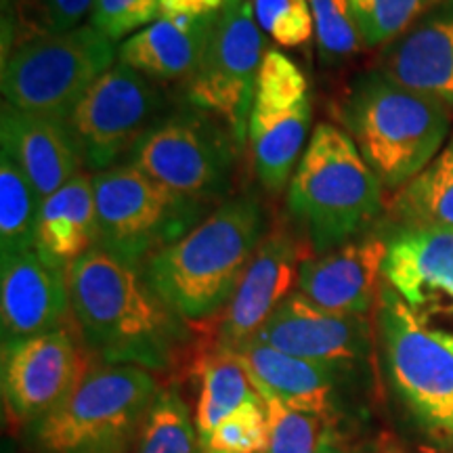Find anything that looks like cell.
<instances>
[{
    "instance_id": "cell-1",
    "label": "cell",
    "mask_w": 453,
    "mask_h": 453,
    "mask_svg": "<svg viewBox=\"0 0 453 453\" xmlns=\"http://www.w3.org/2000/svg\"><path fill=\"white\" fill-rule=\"evenodd\" d=\"M84 347L104 364L164 372L189 342L187 321L154 290L143 267L95 246L67 269Z\"/></svg>"
},
{
    "instance_id": "cell-2",
    "label": "cell",
    "mask_w": 453,
    "mask_h": 453,
    "mask_svg": "<svg viewBox=\"0 0 453 453\" xmlns=\"http://www.w3.org/2000/svg\"><path fill=\"white\" fill-rule=\"evenodd\" d=\"M269 234L257 196H235L143 265L147 281L187 324L219 315Z\"/></svg>"
},
{
    "instance_id": "cell-3",
    "label": "cell",
    "mask_w": 453,
    "mask_h": 453,
    "mask_svg": "<svg viewBox=\"0 0 453 453\" xmlns=\"http://www.w3.org/2000/svg\"><path fill=\"white\" fill-rule=\"evenodd\" d=\"M451 110L373 67L349 84L338 118L384 191L396 194L449 141Z\"/></svg>"
},
{
    "instance_id": "cell-4",
    "label": "cell",
    "mask_w": 453,
    "mask_h": 453,
    "mask_svg": "<svg viewBox=\"0 0 453 453\" xmlns=\"http://www.w3.org/2000/svg\"><path fill=\"white\" fill-rule=\"evenodd\" d=\"M288 217L315 254L376 231L384 214V187L353 139L319 122L288 185Z\"/></svg>"
},
{
    "instance_id": "cell-5",
    "label": "cell",
    "mask_w": 453,
    "mask_h": 453,
    "mask_svg": "<svg viewBox=\"0 0 453 453\" xmlns=\"http://www.w3.org/2000/svg\"><path fill=\"white\" fill-rule=\"evenodd\" d=\"M160 393L154 372L139 365H90L76 390L36 424L44 453H130Z\"/></svg>"
},
{
    "instance_id": "cell-6",
    "label": "cell",
    "mask_w": 453,
    "mask_h": 453,
    "mask_svg": "<svg viewBox=\"0 0 453 453\" xmlns=\"http://www.w3.org/2000/svg\"><path fill=\"white\" fill-rule=\"evenodd\" d=\"M240 154L223 122L183 99L139 139L127 164L173 194L217 208L229 200Z\"/></svg>"
},
{
    "instance_id": "cell-7",
    "label": "cell",
    "mask_w": 453,
    "mask_h": 453,
    "mask_svg": "<svg viewBox=\"0 0 453 453\" xmlns=\"http://www.w3.org/2000/svg\"><path fill=\"white\" fill-rule=\"evenodd\" d=\"M384 365L396 396L428 437L453 439V334L426 327L382 283L376 315Z\"/></svg>"
},
{
    "instance_id": "cell-8",
    "label": "cell",
    "mask_w": 453,
    "mask_h": 453,
    "mask_svg": "<svg viewBox=\"0 0 453 453\" xmlns=\"http://www.w3.org/2000/svg\"><path fill=\"white\" fill-rule=\"evenodd\" d=\"M3 97L15 110L65 122L118 61V47L93 26L19 44L3 57Z\"/></svg>"
},
{
    "instance_id": "cell-9",
    "label": "cell",
    "mask_w": 453,
    "mask_h": 453,
    "mask_svg": "<svg viewBox=\"0 0 453 453\" xmlns=\"http://www.w3.org/2000/svg\"><path fill=\"white\" fill-rule=\"evenodd\" d=\"M93 185L97 246L139 267L214 211L208 203L173 194L128 164L95 173Z\"/></svg>"
},
{
    "instance_id": "cell-10",
    "label": "cell",
    "mask_w": 453,
    "mask_h": 453,
    "mask_svg": "<svg viewBox=\"0 0 453 453\" xmlns=\"http://www.w3.org/2000/svg\"><path fill=\"white\" fill-rule=\"evenodd\" d=\"M177 105L164 84L116 61L64 122L90 174L127 164L133 147Z\"/></svg>"
},
{
    "instance_id": "cell-11",
    "label": "cell",
    "mask_w": 453,
    "mask_h": 453,
    "mask_svg": "<svg viewBox=\"0 0 453 453\" xmlns=\"http://www.w3.org/2000/svg\"><path fill=\"white\" fill-rule=\"evenodd\" d=\"M265 53V36L254 19L250 0L225 4L206 53L183 90L187 104L223 122L242 150L248 139L254 90Z\"/></svg>"
},
{
    "instance_id": "cell-12",
    "label": "cell",
    "mask_w": 453,
    "mask_h": 453,
    "mask_svg": "<svg viewBox=\"0 0 453 453\" xmlns=\"http://www.w3.org/2000/svg\"><path fill=\"white\" fill-rule=\"evenodd\" d=\"M90 353L76 326L3 344V399L15 422H41L76 390Z\"/></svg>"
},
{
    "instance_id": "cell-13",
    "label": "cell",
    "mask_w": 453,
    "mask_h": 453,
    "mask_svg": "<svg viewBox=\"0 0 453 453\" xmlns=\"http://www.w3.org/2000/svg\"><path fill=\"white\" fill-rule=\"evenodd\" d=\"M252 340L347 378L370 367L376 347L370 315L332 313L298 290L283 300Z\"/></svg>"
},
{
    "instance_id": "cell-14",
    "label": "cell",
    "mask_w": 453,
    "mask_h": 453,
    "mask_svg": "<svg viewBox=\"0 0 453 453\" xmlns=\"http://www.w3.org/2000/svg\"><path fill=\"white\" fill-rule=\"evenodd\" d=\"M311 257L313 248L296 226L269 229L223 309L214 347L235 350L257 336L273 311L298 290L300 267Z\"/></svg>"
},
{
    "instance_id": "cell-15",
    "label": "cell",
    "mask_w": 453,
    "mask_h": 453,
    "mask_svg": "<svg viewBox=\"0 0 453 453\" xmlns=\"http://www.w3.org/2000/svg\"><path fill=\"white\" fill-rule=\"evenodd\" d=\"M382 277L418 321L453 334V229L395 226Z\"/></svg>"
},
{
    "instance_id": "cell-16",
    "label": "cell",
    "mask_w": 453,
    "mask_h": 453,
    "mask_svg": "<svg viewBox=\"0 0 453 453\" xmlns=\"http://www.w3.org/2000/svg\"><path fill=\"white\" fill-rule=\"evenodd\" d=\"M3 344L76 326L67 267L38 248L0 254Z\"/></svg>"
},
{
    "instance_id": "cell-17",
    "label": "cell",
    "mask_w": 453,
    "mask_h": 453,
    "mask_svg": "<svg viewBox=\"0 0 453 453\" xmlns=\"http://www.w3.org/2000/svg\"><path fill=\"white\" fill-rule=\"evenodd\" d=\"M387 252L388 235L376 229L330 252L315 254L300 267L298 292L332 313L370 315L380 298Z\"/></svg>"
},
{
    "instance_id": "cell-18",
    "label": "cell",
    "mask_w": 453,
    "mask_h": 453,
    "mask_svg": "<svg viewBox=\"0 0 453 453\" xmlns=\"http://www.w3.org/2000/svg\"><path fill=\"white\" fill-rule=\"evenodd\" d=\"M378 70L405 88L453 107V0H441L388 42Z\"/></svg>"
},
{
    "instance_id": "cell-19",
    "label": "cell",
    "mask_w": 453,
    "mask_h": 453,
    "mask_svg": "<svg viewBox=\"0 0 453 453\" xmlns=\"http://www.w3.org/2000/svg\"><path fill=\"white\" fill-rule=\"evenodd\" d=\"M250 373L258 393L280 399L292 410L315 413L332 422L342 405V373L317 365L313 361L288 355L258 340H248L231 350Z\"/></svg>"
},
{
    "instance_id": "cell-20",
    "label": "cell",
    "mask_w": 453,
    "mask_h": 453,
    "mask_svg": "<svg viewBox=\"0 0 453 453\" xmlns=\"http://www.w3.org/2000/svg\"><path fill=\"white\" fill-rule=\"evenodd\" d=\"M3 151L30 179L42 200L82 173L84 164L65 124L15 110L3 104L0 113Z\"/></svg>"
},
{
    "instance_id": "cell-21",
    "label": "cell",
    "mask_w": 453,
    "mask_h": 453,
    "mask_svg": "<svg viewBox=\"0 0 453 453\" xmlns=\"http://www.w3.org/2000/svg\"><path fill=\"white\" fill-rule=\"evenodd\" d=\"M219 15L220 11L202 17H162L128 36L118 47V61L164 87L187 84L206 53Z\"/></svg>"
},
{
    "instance_id": "cell-22",
    "label": "cell",
    "mask_w": 453,
    "mask_h": 453,
    "mask_svg": "<svg viewBox=\"0 0 453 453\" xmlns=\"http://www.w3.org/2000/svg\"><path fill=\"white\" fill-rule=\"evenodd\" d=\"M97 200L93 174L82 170L42 200L36 248L44 257L70 269L72 263L97 246Z\"/></svg>"
},
{
    "instance_id": "cell-23",
    "label": "cell",
    "mask_w": 453,
    "mask_h": 453,
    "mask_svg": "<svg viewBox=\"0 0 453 453\" xmlns=\"http://www.w3.org/2000/svg\"><path fill=\"white\" fill-rule=\"evenodd\" d=\"M311 101L290 111L250 113L248 141L257 179L271 194H280L290 185L300 157L307 150L311 127Z\"/></svg>"
},
{
    "instance_id": "cell-24",
    "label": "cell",
    "mask_w": 453,
    "mask_h": 453,
    "mask_svg": "<svg viewBox=\"0 0 453 453\" xmlns=\"http://www.w3.org/2000/svg\"><path fill=\"white\" fill-rule=\"evenodd\" d=\"M388 214L395 226L453 229V134L439 156L396 191Z\"/></svg>"
},
{
    "instance_id": "cell-25",
    "label": "cell",
    "mask_w": 453,
    "mask_h": 453,
    "mask_svg": "<svg viewBox=\"0 0 453 453\" xmlns=\"http://www.w3.org/2000/svg\"><path fill=\"white\" fill-rule=\"evenodd\" d=\"M254 396H258V390L240 357L217 347L203 355L200 361V395L196 405L200 441Z\"/></svg>"
},
{
    "instance_id": "cell-26",
    "label": "cell",
    "mask_w": 453,
    "mask_h": 453,
    "mask_svg": "<svg viewBox=\"0 0 453 453\" xmlns=\"http://www.w3.org/2000/svg\"><path fill=\"white\" fill-rule=\"evenodd\" d=\"M93 0H3V57L19 44L82 26Z\"/></svg>"
},
{
    "instance_id": "cell-27",
    "label": "cell",
    "mask_w": 453,
    "mask_h": 453,
    "mask_svg": "<svg viewBox=\"0 0 453 453\" xmlns=\"http://www.w3.org/2000/svg\"><path fill=\"white\" fill-rule=\"evenodd\" d=\"M42 197L7 154H0V254L36 248Z\"/></svg>"
},
{
    "instance_id": "cell-28",
    "label": "cell",
    "mask_w": 453,
    "mask_h": 453,
    "mask_svg": "<svg viewBox=\"0 0 453 453\" xmlns=\"http://www.w3.org/2000/svg\"><path fill=\"white\" fill-rule=\"evenodd\" d=\"M134 453H202L196 418L177 388H160L156 395Z\"/></svg>"
},
{
    "instance_id": "cell-29",
    "label": "cell",
    "mask_w": 453,
    "mask_h": 453,
    "mask_svg": "<svg viewBox=\"0 0 453 453\" xmlns=\"http://www.w3.org/2000/svg\"><path fill=\"white\" fill-rule=\"evenodd\" d=\"M441 0H350L365 49H384Z\"/></svg>"
},
{
    "instance_id": "cell-30",
    "label": "cell",
    "mask_w": 453,
    "mask_h": 453,
    "mask_svg": "<svg viewBox=\"0 0 453 453\" xmlns=\"http://www.w3.org/2000/svg\"><path fill=\"white\" fill-rule=\"evenodd\" d=\"M309 101L307 78L286 53L267 49L260 64L254 105L257 111H290Z\"/></svg>"
},
{
    "instance_id": "cell-31",
    "label": "cell",
    "mask_w": 453,
    "mask_h": 453,
    "mask_svg": "<svg viewBox=\"0 0 453 453\" xmlns=\"http://www.w3.org/2000/svg\"><path fill=\"white\" fill-rule=\"evenodd\" d=\"M263 395V393H260ZM269 411V441L263 453H317L332 424L315 413L292 410L280 399L263 395Z\"/></svg>"
},
{
    "instance_id": "cell-32",
    "label": "cell",
    "mask_w": 453,
    "mask_h": 453,
    "mask_svg": "<svg viewBox=\"0 0 453 453\" xmlns=\"http://www.w3.org/2000/svg\"><path fill=\"white\" fill-rule=\"evenodd\" d=\"M269 441V411L263 395L243 403L200 441L202 453H263Z\"/></svg>"
},
{
    "instance_id": "cell-33",
    "label": "cell",
    "mask_w": 453,
    "mask_h": 453,
    "mask_svg": "<svg viewBox=\"0 0 453 453\" xmlns=\"http://www.w3.org/2000/svg\"><path fill=\"white\" fill-rule=\"evenodd\" d=\"M315 24V41L326 65H338L364 47L357 30L350 0H309Z\"/></svg>"
},
{
    "instance_id": "cell-34",
    "label": "cell",
    "mask_w": 453,
    "mask_h": 453,
    "mask_svg": "<svg viewBox=\"0 0 453 453\" xmlns=\"http://www.w3.org/2000/svg\"><path fill=\"white\" fill-rule=\"evenodd\" d=\"M254 19L283 49H304L315 38L309 0H250Z\"/></svg>"
},
{
    "instance_id": "cell-35",
    "label": "cell",
    "mask_w": 453,
    "mask_h": 453,
    "mask_svg": "<svg viewBox=\"0 0 453 453\" xmlns=\"http://www.w3.org/2000/svg\"><path fill=\"white\" fill-rule=\"evenodd\" d=\"M157 19H162V0H93L88 26L116 42Z\"/></svg>"
},
{
    "instance_id": "cell-36",
    "label": "cell",
    "mask_w": 453,
    "mask_h": 453,
    "mask_svg": "<svg viewBox=\"0 0 453 453\" xmlns=\"http://www.w3.org/2000/svg\"><path fill=\"white\" fill-rule=\"evenodd\" d=\"M226 0H162V17H202L223 11Z\"/></svg>"
},
{
    "instance_id": "cell-37",
    "label": "cell",
    "mask_w": 453,
    "mask_h": 453,
    "mask_svg": "<svg viewBox=\"0 0 453 453\" xmlns=\"http://www.w3.org/2000/svg\"><path fill=\"white\" fill-rule=\"evenodd\" d=\"M317 453H349V451H344L342 447L338 445L336 434H334V433H327V434H326V439L321 441L319 451H317Z\"/></svg>"
},
{
    "instance_id": "cell-38",
    "label": "cell",
    "mask_w": 453,
    "mask_h": 453,
    "mask_svg": "<svg viewBox=\"0 0 453 453\" xmlns=\"http://www.w3.org/2000/svg\"><path fill=\"white\" fill-rule=\"evenodd\" d=\"M378 453H403V451H399V449H384V451H378Z\"/></svg>"
},
{
    "instance_id": "cell-39",
    "label": "cell",
    "mask_w": 453,
    "mask_h": 453,
    "mask_svg": "<svg viewBox=\"0 0 453 453\" xmlns=\"http://www.w3.org/2000/svg\"><path fill=\"white\" fill-rule=\"evenodd\" d=\"M237 3H242V0H226V4H237Z\"/></svg>"
}]
</instances>
